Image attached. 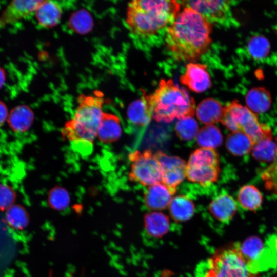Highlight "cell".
<instances>
[{
	"instance_id": "obj_1",
	"label": "cell",
	"mask_w": 277,
	"mask_h": 277,
	"mask_svg": "<svg viewBox=\"0 0 277 277\" xmlns=\"http://www.w3.org/2000/svg\"><path fill=\"white\" fill-rule=\"evenodd\" d=\"M212 24L189 7H185L167 28L165 43L173 58L194 62L209 49Z\"/></svg>"
},
{
	"instance_id": "obj_2",
	"label": "cell",
	"mask_w": 277,
	"mask_h": 277,
	"mask_svg": "<svg viewBox=\"0 0 277 277\" xmlns=\"http://www.w3.org/2000/svg\"><path fill=\"white\" fill-rule=\"evenodd\" d=\"M103 98L100 95H81L72 118L61 130L64 140L82 154L91 152L97 137V130L103 115Z\"/></svg>"
},
{
	"instance_id": "obj_3",
	"label": "cell",
	"mask_w": 277,
	"mask_h": 277,
	"mask_svg": "<svg viewBox=\"0 0 277 277\" xmlns=\"http://www.w3.org/2000/svg\"><path fill=\"white\" fill-rule=\"evenodd\" d=\"M180 9L176 1H133L128 4L126 23L136 35H154L174 21Z\"/></svg>"
},
{
	"instance_id": "obj_4",
	"label": "cell",
	"mask_w": 277,
	"mask_h": 277,
	"mask_svg": "<svg viewBox=\"0 0 277 277\" xmlns=\"http://www.w3.org/2000/svg\"><path fill=\"white\" fill-rule=\"evenodd\" d=\"M144 95L152 118L157 122L168 123L175 118L194 115L196 107L194 98L172 79H161L152 93Z\"/></svg>"
},
{
	"instance_id": "obj_5",
	"label": "cell",
	"mask_w": 277,
	"mask_h": 277,
	"mask_svg": "<svg viewBox=\"0 0 277 277\" xmlns=\"http://www.w3.org/2000/svg\"><path fill=\"white\" fill-rule=\"evenodd\" d=\"M222 124L232 132H241L255 143L264 136L272 134L270 128L259 122L256 114L238 101L233 100L223 107L220 120Z\"/></svg>"
},
{
	"instance_id": "obj_6",
	"label": "cell",
	"mask_w": 277,
	"mask_h": 277,
	"mask_svg": "<svg viewBox=\"0 0 277 277\" xmlns=\"http://www.w3.org/2000/svg\"><path fill=\"white\" fill-rule=\"evenodd\" d=\"M276 238L271 236L263 241L253 236L236 244L251 273L257 274L277 266Z\"/></svg>"
},
{
	"instance_id": "obj_7",
	"label": "cell",
	"mask_w": 277,
	"mask_h": 277,
	"mask_svg": "<svg viewBox=\"0 0 277 277\" xmlns=\"http://www.w3.org/2000/svg\"><path fill=\"white\" fill-rule=\"evenodd\" d=\"M219 156L214 149L200 148L189 156L186 177L192 182L207 187L216 182L220 174Z\"/></svg>"
},
{
	"instance_id": "obj_8",
	"label": "cell",
	"mask_w": 277,
	"mask_h": 277,
	"mask_svg": "<svg viewBox=\"0 0 277 277\" xmlns=\"http://www.w3.org/2000/svg\"><path fill=\"white\" fill-rule=\"evenodd\" d=\"M131 162L129 179L143 186H150L162 182V171L160 163L151 150H138L129 155Z\"/></svg>"
},
{
	"instance_id": "obj_9",
	"label": "cell",
	"mask_w": 277,
	"mask_h": 277,
	"mask_svg": "<svg viewBox=\"0 0 277 277\" xmlns=\"http://www.w3.org/2000/svg\"><path fill=\"white\" fill-rule=\"evenodd\" d=\"M209 266L214 277H258L248 270L235 246L217 252L210 260Z\"/></svg>"
},
{
	"instance_id": "obj_10",
	"label": "cell",
	"mask_w": 277,
	"mask_h": 277,
	"mask_svg": "<svg viewBox=\"0 0 277 277\" xmlns=\"http://www.w3.org/2000/svg\"><path fill=\"white\" fill-rule=\"evenodd\" d=\"M162 171V183L174 194L177 186L186 177V162L176 156H170L162 151L154 154Z\"/></svg>"
},
{
	"instance_id": "obj_11",
	"label": "cell",
	"mask_w": 277,
	"mask_h": 277,
	"mask_svg": "<svg viewBox=\"0 0 277 277\" xmlns=\"http://www.w3.org/2000/svg\"><path fill=\"white\" fill-rule=\"evenodd\" d=\"M180 82L196 93L206 91L211 86V76L206 64L189 62L179 78Z\"/></svg>"
},
{
	"instance_id": "obj_12",
	"label": "cell",
	"mask_w": 277,
	"mask_h": 277,
	"mask_svg": "<svg viewBox=\"0 0 277 277\" xmlns=\"http://www.w3.org/2000/svg\"><path fill=\"white\" fill-rule=\"evenodd\" d=\"M185 7H189L211 21L224 19L230 10L228 1H185Z\"/></svg>"
},
{
	"instance_id": "obj_13",
	"label": "cell",
	"mask_w": 277,
	"mask_h": 277,
	"mask_svg": "<svg viewBox=\"0 0 277 277\" xmlns=\"http://www.w3.org/2000/svg\"><path fill=\"white\" fill-rule=\"evenodd\" d=\"M42 1L15 0L11 2L0 17V26L15 23L34 14Z\"/></svg>"
},
{
	"instance_id": "obj_14",
	"label": "cell",
	"mask_w": 277,
	"mask_h": 277,
	"mask_svg": "<svg viewBox=\"0 0 277 277\" xmlns=\"http://www.w3.org/2000/svg\"><path fill=\"white\" fill-rule=\"evenodd\" d=\"M173 195L165 185L159 183L148 186L144 193V202L149 209L162 210L168 207Z\"/></svg>"
},
{
	"instance_id": "obj_15",
	"label": "cell",
	"mask_w": 277,
	"mask_h": 277,
	"mask_svg": "<svg viewBox=\"0 0 277 277\" xmlns=\"http://www.w3.org/2000/svg\"><path fill=\"white\" fill-rule=\"evenodd\" d=\"M62 12V7L59 2L42 1L34 15L39 26L45 28H50L58 24Z\"/></svg>"
},
{
	"instance_id": "obj_16",
	"label": "cell",
	"mask_w": 277,
	"mask_h": 277,
	"mask_svg": "<svg viewBox=\"0 0 277 277\" xmlns=\"http://www.w3.org/2000/svg\"><path fill=\"white\" fill-rule=\"evenodd\" d=\"M209 209L216 220L223 223H228L235 215L238 209V204L231 195L222 194L212 200Z\"/></svg>"
},
{
	"instance_id": "obj_17",
	"label": "cell",
	"mask_w": 277,
	"mask_h": 277,
	"mask_svg": "<svg viewBox=\"0 0 277 277\" xmlns=\"http://www.w3.org/2000/svg\"><path fill=\"white\" fill-rule=\"evenodd\" d=\"M122 133L120 118L114 114L103 112L97 130L98 139L103 143H112L121 137Z\"/></svg>"
},
{
	"instance_id": "obj_18",
	"label": "cell",
	"mask_w": 277,
	"mask_h": 277,
	"mask_svg": "<svg viewBox=\"0 0 277 277\" xmlns=\"http://www.w3.org/2000/svg\"><path fill=\"white\" fill-rule=\"evenodd\" d=\"M34 120V114L28 106L21 105L14 107L9 112L7 122L15 133H22L28 131Z\"/></svg>"
},
{
	"instance_id": "obj_19",
	"label": "cell",
	"mask_w": 277,
	"mask_h": 277,
	"mask_svg": "<svg viewBox=\"0 0 277 277\" xmlns=\"http://www.w3.org/2000/svg\"><path fill=\"white\" fill-rule=\"evenodd\" d=\"M223 112L221 103L213 98L203 100L195 109V114L200 122L205 124L214 125L220 121Z\"/></svg>"
},
{
	"instance_id": "obj_20",
	"label": "cell",
	"mask_w": 277,
	"mask_h": 277,
	"mask_svg": "<svg viewBox=\"0 0 277 277\" xmlns=\"http://www.w3.org/2000/svg\"><path fill=\"white\" fill-rule=\"evenodd\" d=\"M247 107L255 114L267 112L271 107L272 100L269 91L264 87H255L246 94Z\"/></svg>"
},
{
	"instance_id": "obj_21",
	"label": "cell",
	"mask_w": 277,
	"mask_h": 277,
	"mask_svg": "<svg viewBox=\"0 0 277 277\" xmlns=\"http://www.w3.org/2000/svg\"><path fill=\"white\" fill-rule=\"evenodd\" d=\"M168 208L171 216L175 221L184 222L193 216L195 205L187 196L180 195L172 197Z\"/></svg>"
},
{
	"instance_id": "obj_22",
	"label": "cell",
	"mask_w": 277,
	"mask_h": 277,
	"mask_svg": "<svg viewBox=\"0 0 277 277\" xmlns=\"http://www.w3.org/2000/svg\"><path fill=\"white\" fill-rule=\"evenodd\" d=\"M225 145L232 155L242 156L252 151L253 143L245 134L241 132H232L228 135Z\"/></svg>"
},
{
	"instance_id": "obj_23",
	"label": "cell",
	"mask_w": 277,
	"mask_h": 277,
	"mask_svg": "<svg viewBox=\"0 0 277 277\" xmlns=\"http://www.w3.org/2000/svg\"><path fill=\"white\" fill-rule=\"evenodd\" d=\"M252 155L261 162H272L277 152V142L273 140L272 133L264 136L254 143Z\"/></svg>"
},
{
	"instance_id": "obj_24",
	"label": "cell",
	"mask_w": 277,
	"mask_h": 277,
	"mask_svg": "<svg viewBox=\"0 0 277 277\" xmlns=\"http://www.w3.org/2000/svg\"><path fill=\"white\" fill-rule=\"evenodd\" d=\"M237 199L243 208L252 211L259 209L263 203L261 192L252 185L242 186L238 191Z\"/></svg>"
},
{
	"instance_id": "obj_25",
	"label": "cell",
	"mask_w": 277,
	"mask_h": 277,
	"mask_svg": "<svg viewBox=\"0 0 277 277\" xmlns=\"http://www.w3.org/2000/svg\"><path fill=\"white\" fill-rule=\"evenodd\" d=\"M127 116L133 124L138 126L147 125L152 118L150 109L144 94L132 102L127 109Z\"/></svg>"
},
{
	"instance_id": "obj_26",
	"label": "cell",
	"mask_w": 277,
	"mask_h": 277,
	"mask_svg": "<svg viewBox=\"0 0 277 277\" xmlns=\"http://www.w3.org/2000/svg\"><path fill=\"white\" fill-rule=\"evenodd\" d=\"M146 230L154 237H161L166 234L169 227L168 217L160 212L155 211L146 214L144 218Z\"/></svg>"
},
{
	"instance_id": "obj_27",
	"label": "cell",
	"mask_w": 277,
	"mask_h": 277,
	"mask_svg": "<svg viewBox=\"0 0 277 277\" xmlns=\"http://www.w3.org/2000/svg\"><path fill=\"white\" fill-rule=\"evenodd\" d=\"M196 139L201 147L211 149L219 147L223 142L222 134L214 125H205L200 128Z\"/></svg>"
},
{
	"instance_id": "obj_28",
	"label": "cell",
	"mask_w": 277,
	"mask_h": 277,
	"mask_svg": "<svg viewBox=\"0 0 277 277\" xmlns=\"http://www.w3.org/2000/svg\"><path fill=\"white\" fill-rule=\"evenodd\" d=\"M5 219L8 224L16 230H23L29 223V216L26 209L18 204H14L5 213Z\"/></svg>"
},
{
	"instance_id": "obj_29",
	"label": "cell",
	"mask_w": 277,
	"mask_h": 277,
	"mask_svg": "<svg viewBox=\"0 0 277 277\" xmlns=\"http://www.w3.org/2000/svg\"><path fill=\"white\" fill-rule=\"evenodd\" d=\"M247 51L254 60H261L266 57L270 50V44L268 39L261 35L252 36L247 43Z\"/></svg>"
},
{
	"instance_id": "obj_30",
	"label": "cell",
	"mask_w": 277,
	"mask_h": 277,
	"mask_svg": "<svg viewBox=\"0 0 277 277\" xmlns=\"http://www.w3.org/2000/svg\"><path fill=\"white\" fill-rule=\"evenodd\" d=\"M47 202L51 209L62 211L66 209L69 205L70 196L65 188L56 186L49 191Z\"/></svg>"
},
{
	"instance_id": "obj_31",
	"label": "cell",
	"mask_w": 277,
	"mask_h": 277,
	"mask_svg": "<svg viewBox=\"0 0 277 277\" xmlns=\"http://www.w3.org/2000/svg\"><path fill=\"white\" fill-rule=\"evenodd\" d=\"M199 125L192 117L179 119L175 126V131L177 136L184 141H190L196 136Z\"/></svg>"
},
{
	"instance_id": "obj_32",
	"label": "cell",
	"mask_w": 277,
	"mask_h": 277,
	"mask_svg": "<svg viewBox=\"0 0 277 277\" xmlns=\"http://www.w3.org/2000/svg\"><path fill=\"white\" fill-rule=\"evenodd\" d=\"M277 142V138L275 140ZM266 189L277 196V152L270 164L261 174Z\"/></svg>"
},
{
	"instance_id": "obj_33",
	"label": "cell",
	"mask_w": 277,
	"mask_h": 277,
	"mask_svg": "<svg viewBox=\"0 0 277 277\" xmlns=\"http://www.w3.org/2000/svg\"><path fill=\"white\" fill-rule=\"evenodd\" d=\"M16 194L8 185L0 183V211H6L14 204Z\"/></svg>"
},
{
	"instance_id": "obj_34",
	"label": "cell",
	"mask_w": 277,
	"mask_h": 277,
	"mask_svg": "<svg viewBox=\"0 0 277 277\" xmlns=\"http://www.w3.org/2000/svg\"><path fill=\"white\" fill-rule=\"evenodd\" d=\"M9 112L6 104L0 101V127L7 121Z\"/></svg>"
},
{
	"instance_id": "obj_35",
	"label": "cell",
	"mask_w": 277,
	"mask_h": 277,
	"mask_svg": "<svg viewBox=\"0 0 277 277\" xmlns=\"http://www.w3.org/2000/svg\"><path fill=\"white\" fill-rule=\"evenodd\" d=\"M6 81V73L4 69L0 67V89L4 85Z\"/></svg>"
},
{
	"instance_id": "obj_36",
	"label": "cell",
	"mask_w": 277,
	"mask_h": 277,
	"mask_svg": "<svg viewBox=\"0 0 277 277\" xmlns=\"http://www.w3.org/2000/svg\"><path fill=\"white\" fill-rule=\"evenodd\" d=\"M201 277H214L213 272L209 266V269Z\"/></svg>"
},
{
	"instance_id": "obj_37",
	"label": "cell",
	"mask_w": 277,
	"mask_h": 277,
	"mask_svg": "<svg viewBox=\"0 0 277 277\" xmlns=\"http://www.w3.org/2000/svg\"><path fill=\"white\" fill-rule=\"evenodd\" d=\"M48 277H54L53 272L52 270H50L49 271Z\"/></svg>"
},
{
	"instance_id": "obj_38",
	"label": "cell",
	"mask_w": 277,
	"mask_h": 277,
	"mask_svg": "<svg viewBox=\"0 0 277 277\" xmlns=\"http://www.w3.org/2000/svg\"><path fill=\"white\" fill-rule=\"evenodd\" d=\"M276 249H277V237L276 238Z\"/></svg>"
}]
</instances>
